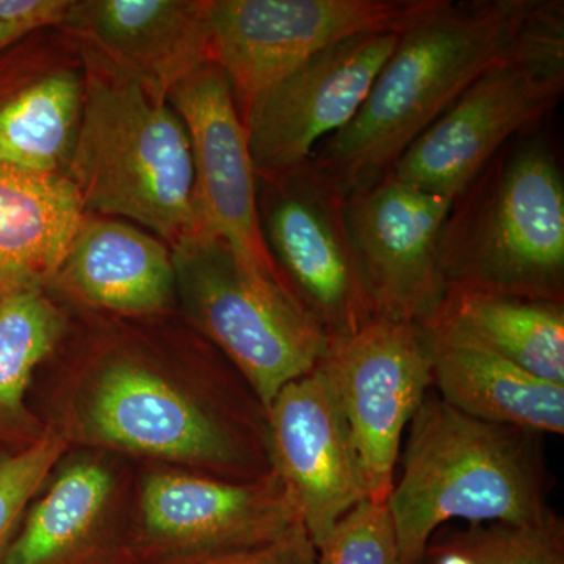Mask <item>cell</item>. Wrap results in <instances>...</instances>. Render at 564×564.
Returning <instances> with one entry per match:
<instances>
[{
    "instance_id": "6da1fadb",
    "label": "cell",
    "mask_w": 564,
    "mask_h": 564,
    "mask_svg": "<svg viewBox=\"0 0 564 564\" xmlns=\"http://www.w3.org/2000/svg\"><path fill=\"white\" fill-rule=\"evenodd\" d=\"M69 361L44 423L93 448L234 481L272 470L265 408L217 348L173 314L70 310Z\"/></svg>"
},
{
    "instance_id": "7a4b0ae2",
    "label": "cell",
    "mask_w": 564,
    "mask_h": 564,
    "mask_svg": "<svg viewBox=\"0 0 564 564\" xmlns=\"http://www.w3.org/2000/svg\"><path fill=\"white\" fill-rule=\"evenodd\" d=\"M562 31L563 0H436L400 35L361 110L311 162L345 195L380 181L486 70Z\"/></svg>"
},
{
    "instance_id": "3957f363",
    "label": "cell",
    "mask_w": 564,
    "mask_h": 564,
    "mask_svg": "<svg viewBox=\"0 0 564 564\" xmlns=\"http://www.w3.org/2000/svg\"><path fill=\"white\" fill-rule=\"evenodd\" d=\"M541 434L478 421L430 391L408 425L388 505L402 564L455 521L540 522L555 514Z\"/></svg>"
},
{
    "instance_id": "277c9868",
    "label": "cell",
    "mask_w": 564,
    "mask_h": 564,
    "mask_svg": "<svg viewBox=\"0 0 564 564\" xmlns=\"http://www.w3.org/2000/svg\"><path fill=\"white\" fill-rule=\"evenodd\" d=\"M80 51L84 109L65 174L85 212L133 223L172 248L203 232L180 115L95 52Z\"/></svg>"
},
{
    "instance_id": "5b68a950",
    "label": "cell",
    "mask_w": 564,
    "mask_h": 564,
    "mask_svg": "<svg viewBox=\"0 0 564 564\" xmlns=\"http://www.w3.org/2000/svg\"><path fill=\"white\" fill-rule=\"evenodd\" d=\"M536 129L516 137L455 196L441 231L448 291L564 303V181Z\"/></svg>"
},
{
    "instance_id": "8992f818",
    "label": "cell",
    "mask_w": 564,
    "mask_h": 564,
    "mask_svg": "<svg viewBox=\"0 0 564 564\" xmlns=\"http://www.w3.org/2000/svg\"><path fill=\"white\" fill-rule=\"evenodd\" d=\"M180 315L232 364L262 406L321 366L333 347L280 282L252 269L220 237L172 248Z\"/></svg>"
},
{
    "instance_id": "52a82bcc",
    "label": "cell",
    "mask_w": 564,
    "mask_h": 564,
    "mask_svg": "<svg viewBox=\"0 0 564 564\" xmlns=\"http://www.w3.org/2000/svg\"><path fill=\"white\" fill-rule=\"evenodd\" d=\"M345 196L311 159L258 180L259 228L267 251L285 288L333 348L375 318L348 229Z\"/></svg>"
},
{
    "instance_id": "ba28073f",
    "label": "cell",
    "mask_w": 564,
    "mask_h": 564,
    "mask_svg": "<svg viewBox=\"0 0 564 564\" xmlns=\"http://www.w3.org/2000/svg\"><path fill=\"white\" fill-rule=\"evenodd\" d=\"M563 93L564 31L486 70L386 176L454 199L497 152L534 131Z\"/></svg>"
},
{
    "instance_id": "9c48e42d",
    "label": "cell",
    "mask_w": 564,
    "mask_h": 564,
    "mask_svg": "<svg viewBox=\"0 0 564 564\" xmlns=\"http://www.w3.org/2000/svg\"><path fill=\"white\" fill-rule=\"evenodd\" d=\"M436 0H209L212 62L242 117L256 96L361 33H403Z\"/></svg>"
},
{
    "instance_id": "30bf717a",
    "label": "cell",
    "mask_w": 564,
    "mask_h": 564,
    "mask_svg": "<svg viewBox=\"0 0 564 564\" xmlns=\"http://www.w3.org/2000/svg\"><path fill=\"white\" fill-rule=\"evenodd\" d=\"M299 522V505L273 469L250 481L162 464L137 475L133 529L141 564L254 547Z\"/></svg>"
},
{
    "instance_id": "8fae6325",
    "label": "cell",
    "mask_w": 564,
    "mask_h": 564,
    "mask_svg": "<svg viewBox=\"0 0 564 564\" xmlns=\"http://www.w3.org/2000/svg\"><path fill=\"white\" fill-rule=\"evenodd\" d=\"M323 362L347 415L369 500L386 503L403 434L433 389L425 328L375 317Z\"/></svg>"
},
{
    "instance_id": "7c38bea8",
    "label": "cell",
    "mask_w": 564,
    "mask_h": 564,
    "mask_svg": "<svg viewBox=\"0 0 564 564\" xmlns=\"http://www.w3.org/2000/svg\"><path fill=\"white\" fill-rule=\"evenodd\" d=\"M400 35L372 32L339 41L252 99L242 121L258 180L303 165L356 117Z\"/></svg>"
},
{
    "instance_id": "4fadbf2b",
    "label": "cell",
    "mask_w": 564,
    "mask_h": 564,
    "mask_svg": "<svg viewBox=\"0 0 564 564\" xmlns=\"http://www.w3.org/2000/svg\"><path fill=\"white\" fill-rule=\"evenodd\" d=\"M454 199L381 177L345 196L348 229L375 317L432 325L447 299L441 231Z\"/></svg>"
},
{
    "instance_id": "5bb4252c",
    "label": "cell",
    "mask_w": 564,
    "mask_h": 564,
    "mask_svg": "<svg viewBox=\"0 0 564 564\" xmlns=\"http://www.w3.org/2000/svg\"><path fill=\"white\" fill-rule=\"evenodd\" d=\"M126 456L70 448L29 507L3 564H141Z\"/></svg>"
},
{
    "instance_id": "9a60e30c",
    "label": "cell",
    "mask_w": 564,
    "mask_h": 564,
    "mask_svg": "<svg viewBox=\"0 0 564 564\" xmlns=\"http://www.w3.org/2000/svg\"><path fill=\"white\" fill-rule=\"evenodd\" d=\"M272 469L291 489L315 547L369 499L361 459L325 362L285 384L265 410Z\"/></svg>"
},
{
    "instance_id": "2e32d148",
    "label": "cell",
    "mask_w": 564,
    "mask_h": 564,
    "mask_svg": "<svg viewBox=\"0 0 564 564\" xmlns=\"http://www.w3.org/2000/svg\"><path fill=\"white\" fill-rule=\"evenodd\" d=\"M169 102L191 140L204 231L220 237L248 265L285 288L259 228L258 176L225 73L217 63H204L173 88Z\"/></svg>"
},
{
    "instance_id": "e0dca14e",
    "label": "cell",
    "mask_w": 564,
    "mask_h": 564,
    "mask_svg": "<svg viewBox=\"0 0 564 564\" xmlns=\"http://www.w3.org/2000/svg\"><path fill=\"white\" fill-rule=\"evenodd\" d=\"M17 58L0 85V166L65 173L85 96L80 46L58 28L14 43Z\"/></svg>"
},
{
    "instance_id": "ac0fdd59",
    "label": "cell",
    "mask_w": 564,
    "mask_h": 564,
    "mask_svg": "<svg viewBox=\"0 0 564 564\" xmlns=\"http://www.w3.org/2000/svg\"><path fill=\"white\" fill-rule=\"evenodd\" d=\"M209 0H70L58 29L158 98L212 62Z\"/></svg>"
},
{
    "instance_id": "d6986e66",
    "label": "cell",
    "mask_w": 564,
    "mask_h": 564,
    "mask_svg": "<svg viewBox=\"0 0 564 564\" xmlns=\"http://www.w3.org/2000/svg\"><path fill=\"white\" fill-rule=\"evenodd\" d=\"M46 292L68 310L159 317L177 310L172 247L120 218L85 212Z\"/></svg>"
},
{
    "instance_id": "ffe728a7",
    "label": "cell",
    "mask_w": 564,
    "mask_h": 564,
    "mask_svg": "<svg viewBox=\"0 0 564 564\" xmlns=\"http://www.w3.org/2000/svg\"><path fill=\"white\" fill-rule=\"evenodd\" d=\"M434 392L478 421L564 433V384L541 380L474 345L429 332Z\"/></svg>"
},
{
    "instance_id": "44dd1931",
    "label": "cell",
    "mask_w": 564,
    "mask_h": 564,
    "mask_svg": "<svg viewBox=\"0 0 564 564\" xmlns=\"http://www.w3.org/2000/svg\"><path fill=\"white\" fill-rule=\"evenodd\" d=\"M84 215L65 173L0 166V295L46 291Z\"/></svg>"
},
{
    "instance_id": "7402d4cb",
    "label": "cell",
    "mask_w": 564,
    "mask_h": 564,
    "mask_svg": "<svg viewBox=\"0 0 564 564\" xmlns=\"http://www.w3.org/2000/svg\"><path fill=\"white\" fill-rule=\"evenodd\" d=\"M425 329L492 352L541 380L564 384V303L448 291Z\"/></svg>"
},
{
    "instance_id": "603a6c76",
    "label": "cell",
    "mask_w": 564,
    "mask_h": 564,
    "mask_svg": "<svg viewBox=\"0 0 564 564\" xmlns=\"http://www.w3.org/2000/svg\"><path fill=\"white\" fill-rule=\"evenodd\" d=\"M68 326V307L44 289L0 295V448L22 451L46 432L43 417L29 406V389Z\"/></svg>"
},
{
    "instance_id": "cb8c5ba5",
    "label": "cell",
    "mask_w": 564,
    "mask_h": 564,
    "mask_svg": "<svg viewBox=\"0 0 564 564\" xmlns=\"http://www.w3.org/2000/svg\"><path fill=\"white\" fill-rule=\"evenodd\" d=\"M422 564H564V522H486L441 527L430 538Z\"/></svg>"
},
{
    "instance_id": "d4e9b609",
    "label": "cell",
    "mask_w": 564,
    "mask_h": 564,
    "mask_svg": "<svg viewBox=\"0 0 564 564\" xmlns=\"http://www.w3.org/2000/svg\"><path fill=\"white\" fill-rule=\"evenodd\" d=\"M46 425V432L31 447L0 448V564L6 563L29 507L70 451L66 437Z\"/></svg>"
},
{
    "instance_id": "484cf974",
    "label": "cell",
    "mask_w": 564,
    "mask_h": 564,
    "mask_svg": "<svg viewBox=\"0 0 564 564\" xmlns=\"http://www.w3.org/2000/svg\"><path fill=\"white\" fill-rule=\"evenodd\" d=\"M315 564H402L388 505L362 500L317 545Z\"/></svg>"
},
{
    "instance_id": "4316f807",
    "label": "cell",
    "mask_w": 564,
    "mask_h": 564,
    "mask_svg": "<svg viewBox=\"0 0 564 564\" xmlns=\"http://www.w3.org/2000/svg\"><path fill=\"white\" fill-rule=\"evenodd\" d=\"M317 549L303 522L270 543L239 551L185 556L159 564H315Z\"/></svg>"
},
{
    "instance_id": "83f0119b",
    "label": "cell",
    "mask_w": 564,
    "mask_h": 564,
    "mask_svg": "<svg viewBox=\"0 0 564 564\" xmlns=\"http://www.w3.org/2000/svg\"><path fill=\"white\" fill-rule=\"evenodd\" d=\"M69 6L70 0H0V24L22 33L58 28Z\"/></svg>"
},
{
    "instance_id": "f1b7e54d",
    "label": "cell",
    "mask_w": 564,
    "mask_h": 564,
    "mask_svg": "<svg viewBox=\"0 0 564 564\" xmlns=\"http://www.w3.org/2000/svg\"><path fill=\"white\" fill-rule=\"evenodd\" d=\"M29 35V33H22L17 29L7 28V25L0 24V51L9 47L14 41L21 40L22 36Z\"/></svg>"
}]
</instances>
